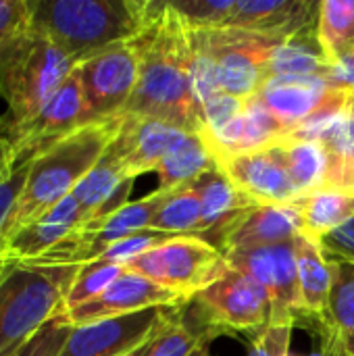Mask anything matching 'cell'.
I'll list each match as a JSON object with an SVG mask.
<instances>
[{"mask_svg": "<svg viewBox=\"0 0 354 356\" xmlns=\"http://www.w3.org/2000/svg\"><path fill=\"white\" fill-rule=\"evenodd\" d=\"M303 232V221L296 204H257L238 219L225 236L221 254L255 250L292 242Z\"/></svg>", "mask_w": 354, "mask_h": 356, "instance_id": "19", "label": "cell"}, {"mask_svg": "<svg viewBox=\"0 0 354 356\" xmlns=\"http://www.w3.org/2000/svg\"><path fill=\"white\" fill-rule=\"evenodd\" d=\"M202 229H204V219H202V204L198 194L190 186L165 192V198L152 217L150 232H159L169 238L175 236L200 238Z\"/></svg>", "mask_w": 354, "mask_h": 356, "instance_id": "28", "label": "cell"}, {"mask_svg": "<svg viewBox=\"0 0 354 356\" xmlns=\"http://www.w3.org/2000/svg\"><path fill=\"white\" fill-rule=\"evenodd\" d=\"M134 179L136 177L127 175L121 161L106 148L96 167L77 184L71 194L79 204L86 223L125 207L129 202L127 198L134 188Z\"/></svg>", "mask_w": 354, "mask_h": 356, "instance_id": "22", "label": "cell"}, {"mask_svg": "<svg viewBox=\"0 0 354 356\" xmlns=\"http://www.w3.org/2000/svg\"><path fill=\"white\" fill-rule=\"evenodd\" d=\"M179 307H156L73 327L58 356H121L148 342L173 317Z\"/></svg>", "mask_w": 354, "mask_h": 356, "instance_id": "13", "label": "cell"}, {"mask_svg": "<svg viewBox=\"0 0 354 356\" xmlns=\"http://www.w3.org/2000/svg\"><path fill=\"white\" fill-rule=\"evenodd\" d=\"M190 188L198 194L202 204V219L204 229L200 234V240L211 244L221 252L225 236L232 232V227L238 223L242 215H246L257 202L244 194L217 165L215 169L202 173L198 179L190 184Z\"/></svg>", "mask_w": 354, "mask_h": 356, "instance_id": "18", "label": "cell"}, {"mask_svg": "<svg viewBox=\"0 0 354 356\" xmlns=\"http://www.w3.org/2000/svg\"><path fill=\"white\" fill-rule=\"evenodd\" d=\"M217 60L219 88L238 98L257 96L267 83V65L280 40L240 29H204Z\"/></svg>", "mask_w": 354, "mask_h": 356, "instance_id": "12", "label": "cell"}, {"mask_svg": "<svg viewBox=\"0 0 354 356\" xmlns=\"http://www.w3.org/2000/svg\"><path fill=\"white\" fill-rule=\"evenodd\" d=\"M171 6L190 29H223L234 8V0H179Z\"/></svg>", "mask_w": 354, "mask_h": 356, "instance_id": "34", "label": "cell"}, {"mask_svg": "<svg viewBox=\"0 0 354 356\" xmlns=\"http://www.w3.org/2000/svg\"><path fill=\"white\" fill-rule=\"evenodd\" d=\"M227 265L252 277L271 300V323L269 325H292L305 319L294 242L275 246L242 250L227 254Z\"/></svg>", "mask_w": 354, "mask_h": 356, "instance_id": "11", "label": "cell"}, {"mask_svg": "<svg viewBox=\"0 0 354 356\" xmlns=\"http://www.w3.org/2000/svg\"><path fill=\"white\" fill-rule=\"evenodd\" d=\"M98 123L92 119L77 67L61 83V88L42 104V108L21 123H10V138L17 150L19 165L44 152L65 136Z\"/></svg>", "mask_w": 354, "mask_h": 356, "instance_id": "9", "label": "cell"}, {"mask_svg": "<svg viewBox=\"0 0 354 356\" xmlns=\"http://www.w3.org/2000/svg\"><path fill=\"white\" fill-rule=\"evenodd\" d=\"M127 269L119 263L111 261H92L86 265H79L77 275L73 280V286L65 300V311H71L92 298H96L100 292H104L117 277H121Z\"/></svg>", "mask_w": 354, "mask_h": 356, "instance_id": "33", "label": "cell"}, {"mask_svg": "<svg viewBox=\"0 0 354 356\" xmlns=\"http://www.w3.org/2000/svg\"><path fill=\"white\" fill-rule=\"evenodd\" d=\"M296 271L300 302L307 317L323 321L332 290V267L321 248V244L305 234H298L294 240Z\"/></svg>", "mask_w": 354, "mask_h": 356, "instance_id": "23", "label": "cell"}, {"mask_svg": "<svg viewBox=\"0 0 354 356\" xmlns=\"http://www.w3.org/2000/svg\"><path fill=\"white\" fill-rule=\"evenodd\" d=\"M334 88L321 75L307 77H273L257 94L271 111L284 129V136L298 127L309 115H313L332 94Z\"/></svg>", "mask_w": 354, "mask_h": 356, "instance_id": "21", "label": "cell"}, {"mask_svg": "<svg viewBox=\"0 0 354 356\" xmlns=\"http://www.w3.org/2000/svg\"><path fill=\"white\" fill-rule=\"evenodd\" d=\"M271 144L277 150L300 196L325 188L330 173V154L321 142L280 138Z\"/></svg>", "mask_w": 354, "mask_h": 356, "instance_id": "27", "label": "cell"}, {"mask_svg": "<svg viewBox=\"0 0 354 356\" xmlns=\"http://www.w3.org/2000/svg\"><path fill=\"white\" fill-rule=\"evenodd\" d=\"M246 100L232 94H217L209 102L202 104V131L200 134H217L236 121L244 113Z\"/></svg>", "mask_w": 354, "mask_h": 356, "instance_id": "38", "label": "cell"}, {"mask_svg": "<svg viewBox=\"0 0 354 356\" xmlns=\"http://www.w3.org/2000/svg\"><path fill=\"white\" fill-rule=\"evenodd\" d=\"M290 356H292V355H290ZM321 356H323V355H321Z\"/></svg>", "mask_w": 354, "mask_h": 356, "instance_id": "49", "label": "cell"}, {"mask_svg": "<svg viewBox=\"0 0 354 356\" xmlns=\"http://www.w3.org/2000/svg\"><path fill=\"white\" fill-rule=\"evenodd\" d=\"M148 6L150 0H31L29 27L79 65L108 46L131 42L146 25Z\"/></svg>", "mask_w": 354, "mask_h": 356, "instance_id": "2", "label": "cell"}, {"mask_svg": "<svg viewBox=\"0 0 354 356\" xmlns=\"http://www.w3.org/2000/svg\"><path fill=\"white\" fill-rule=\"evenodd\" d=\"M190 48H192L190 77H192L194 96L202 111L204 102L221 94L219 77H217V60L204 29H190Z\"/></svg>", "mask_w": 354, "mask_h": 356, "instance_id": "32", "label": "cell"}, {"mask_svg": "<svg viewBox=\"0 0 354 356\" xmlns=\"http://www.w3.org/2000/svg\"><path fill=\"white\" fill-rule=\"evenodd\" d=\"M165 192L156 190L154 194L127 202L119 211L83 223L75 234L56 244L52 250L31 261L38 265H86L100 259L115 242L136 236L140 232H148L154 213L159 211Z\"/></svg>", "mask_w": 354, "mask_h": 356, "instance_id": "8", "label": "cell"}, {"mask_svg": "<svg viewBox=\"0 0 354 356\" xmlns=\"http://www.w3.org/2000/svg\"><path fill=\"white\" fill-rule=\"evenodd\" d=\"M79 265L13 263L0 282V356L19 350L58 313Z\"/></svg>", "mask_w": 354, "mask_h": 356, "instance_id": "4", "label": "cell"}, {"mask_svg": "<svg viewBox=\"0 0 354 356\" xmlns=\"http://www.w3.org/2000/svg\"><path fill=\"white\" fill-rule=\"evenodd\" d=\"M17 167L19 159L10 138V121L0 117V181H4Z\"/></svg>", "mask_w": 354, "mask_h": 356, "instance_id": "43", "label": "cell"}, {"mask_svg": "<svg viewBox=\"0 0 354 356\" xmlns=\"http://www.w3.org/2000/svg\"><path fill=\"white\" fill-rule=\"evenodd\" d=\"M319 4L317 0H234L223 29L286 40L317 25Z\"/></svg>", "mask_w": 354, "mask_h": 356, "instance_id": "16", "label": "cell"}, {"mask_svg": "<svg viewBox=\"0 0 354 356\" xmlns=\"http://www.w3.org/2000/svg\"><path fill=\"white\" fill-rule=\"evenodd\" d=\"M188 300L179 296L173 290H167L138 273L125 271L121 277H117L104 292H100L96 298L65 311L67 319L73 327L123 317L131 313H140L146 309L156 307H184Z\"/></svg>", "mask_w": 354, "mask_h": 356, "instance_id": "14", "label": "cell"}, {"mask_svg": "<svg viewBox=\"0 0 354 356\" xmlns=\"http://www.w3.org/2000/svg\"><path fill=\"white\" fill-rule=\"evenodd\" d=\"M131 46L138 56V86L123 115L200 134L202 111L190 77V27L171 2L150 0L146 25Z\"/></svg>", "mask_w": 354, "mask_h": 356, "instance_id": "1", "label": "cell"}, {"mask_svg": "<svg viewBox=\"0 0 354 356\" xmlns=\"http://www.w3.org/2000/svg\"><path fill=\"white\" fill-rule=\"evenodd\" d=\"M27 177V161L21 163L4 181H0V259H6V246L13 234L17 204Z\"/></svg>", "mask_w": 354, "mask_h": 356, "instance_id": "35", "label": "cell"}, {"mask_svg": "<svg viewBox=\"0 0 354 356\" xmlns=\"http://www.w3.org/2000/svg\"><path fill=\"white\" fill-rule=\"evenodd\" d=\"M300 213L305 236L321 242L328 234L342 227L354 217V194L334 188H321L317 192L300 196L296 202Z\"/></svg>", "mask_w": 354, "mask_h": 356, "instance_id": "26", "label": "cell"}, {"mask_svg": "<svg viewBox=\"0 0 354 356\" xmlns=\"http://www.w3.org/2000/svg\"><path fill=\"white\" fill-rule=\"evenodd\" d=\"M315 29L330 63L342 60L354 50V0H321Z\"/></svg>", "mask_w": 354, "mask_h": 356, "instance_id": "30", "label": "cell"}, {"mask_svg": "<svg viewBox=\"0 0 354 356\" xmlns=\"http://www.w3.org/2000/svg\"><path fill=\"white\" fill-rule=\"evenodd\" d=\"M152 340H154V336H152L148 342H144L142 346H138V348H134L131 353H125V355L121 356H148L150 355V348H152Z\"/></svg>", "mask_w": 354, "mask_h": 356, "instance_id": "46", "label": "cell"}, {"mask_svg": "<svg viewBox=\"0 0 354 356\" xmlns=\"http://www.w3.org/2000/svg\"><path fill=\"white\" fill-rule=\"evenodd\" d=\"M321 144L328 148V154H330L328 177L336 169H340L344 163L354 159V94H351V100H348L342 117L338 119V123L334 125V129L328 134V138Z\"/></svg>", "mask_w": 354, "mask_h": 356, "instance_id": "36", "label": "cell"}, {"mask_svg": "<svg viewBox=\"0 0 354 356\" xmlns=\"http://www.w3.org/2000/svg\"><path fill=\"white\" fill-rule=\"evenodd\" d=\"M321 248L330 257H340L346 261H354V217L342 227L328 234L321 242Z\"/></svg>", "mask_w": 354, "mask_h": 356, "instance_id": "41", "label": "cell"}, {"mask_svg": "<svg viewBox=\"0 0 354 356\" xmlns=\"http://www.w3.org/2000/svg\"><path fill=\"white\" fill-rule=\"evenodd\" d=\"M290 340L292 325H267L255 336L248 356H290Z\"/></svg>", "mask_w": 354, "mask_h": 356, "instance_id": "40", "label": "cell"}, {"mask_svg": "<svg viewBox=\"0 0 354 356\" xmlns=\"http://www.w3.org/2000/svg\"><path fill=\"white\" fill-rule=\"evenodd\" d=\"M31 21V0H0V52Z\"/></svg>", "mask_w": 354, "mask_h": 356, "instance_id": "39", "label": "cell"}, {"mask_svg": "<svg viewBox=\"0 0 354 356\" xmlns=\"http://www.w3.org/2000/svg\"><path fill=\"white\" fill-rule=\"evenodd\" d=\"M117 129L119 117L90 123L27 161V177L17 204L13 234L71 196L77 184L102 159Z\"/></svg>", "mask_w": 354, "mask_h": 356, "instance_id": "3", "label": "cell"}, {"mask_svg": "<svg viewBox=\"0 0 354 356\" xmlns=\"http://www.w3.org/2000/svg\"><path fill=\"white\" fill-rule=\"evenodd\" d=\"M227 267V259L196 236L169 238L125 265L127 271L173 290L186 300L217 282Z\"/></svg>", "mask_w": 354, "mask_h": 356, "instance_id": "6", "label": "cell"}, {"mask_svg": "<svg viewBox=\"0 0 354 356\" xmlns=\"http://www.w3.org/2000/svg\"><path fill=\"white\" fill-rule=\"evenodd\" d=\"M323 79L328 81L330 88L354 94V50L351 54H346L342 60L334 63L325 73Z\"/></svg>", "mask_w": 354, "mask_h": 356, "instance_id": "42", "label": "cell"}, {"mask_svg": "<svg viewBox=\"0 0 354 356\" xmlns=\"http://www.w3.org/2000/svg\"><path fill=\"white\" fill-rule=\"evenodd\" d=\"M83 96L94 121L125 113L138 86V56L131 42L108 46L77 65Z\"/></svg>", "mask_w": 354, "mask_h": 356, "instance_id": "10", "label": "cell"}, {"mask_svg": "<svg viewBox=\"0 0 354 356\" xmlns=\"http://www.w3.org/2000/svg\"><path fill=\"white\" fill-rule=\"evenodd\" d=\"M86 223L83 213L73 196H67L40 219L21 227L10 236L6 246V259L17 263H31L67 240Z\"/></svg>", "mask_w": 354, "mask_h": 356, "instance_id": "20", "label": "cell"}, {"mask_svg": "<svg viewBox=\"0 0 354 356\" xmlns=\"http://www.w3.org/2000/svg\"><path fill=\"white\" fill-rule=\"evenodd\" d=\"M217 167V159L200 134H186L159 163L154 173L159 175V190L171 192L190 186L202 173Z\"/></svg>", "mask_w": 354, "mask_h": 356, "instance_id": "25", "label": "cell"}, {"mask_svg": "<svg viewBox=\"0 0 354 356\" xmlns=\"http://www.w3.org/2000/svg\"><path fill=\"white\" fill-rule=\"evenodd\" d=\"M75 67V60L38 29L17 33L0 52V98L8 106V121L33 117Z\"/></svg>", "mask_w": 354, "mask_h": 356, "instance_id": "5", "label": "cell"}, {"mask_svg": "<svg viewBox=\"0 0 354 356\" xmlns=\"http://www.w3.org/2000/svg\"><path fill=\"white\" fill-rule=\"evenodd\" d=\"M315 27L305 29L286 40H280L273 46L269 65H267L269 79H273V77H307V75L323 77V73L332 67V63L319 44Z\"/></svg>", "mask_w": 354, "mask_h": 356, "instance_id": "24", "label": "cell"}, {"mask_svg": "<svg viewBox=\"0 0 354 356\" xmlns=\"http://www.w3.org/2000/svg\"><path fill=\"white\" fill-rule=\"evenodd\" d=\"M73 325L67 319V313H58L52 317L21 350L17 356H58Z\"/></svg>", "mask_w": 354, "mask_h": 356, "instance_id": "37", "label": "cell"}, {"mask_svg": "<svg viewBox=\"0 0 354 356\" xmlns=\"http://www.w3.org/2000/svg\"><path fill=\"white\" fill-rule=\"evenodd\" d=\"M13 263H15V261H10V259H0V282H2V277L10 271Z\"/></svg>", "mask_w": 354, "mask_h": 356, "instance_id": "47", "label": "cell"}, {"mask_svg": "<svg viewBox=\"0 0 354 356\" xmlns=\"http://www.w3.org/2000/svg\"><path fill=\"white\" fill-rule=\"evenodd\" d=\"M217 165L257 204H294L300 198L273 144L223 156Z\"/></svg>", "mask_w": 354, "mask_h": 356, "instance_id": "15", "label": "cell"}, {"mask_svg": "<svg viewBox=\"0 0 354 356\" xmlns=\"http://www.w3.org/2000/svg\"><path fill=\"white\" fill-rule=\"evenodd\" d=\"M209 344H211V342H202V344H200V346H198V348H196V350H194L190 356H211Z\"/></svg>", "mask_w": 354, "mask_h": 356, "instance_id": "48", "label": "cell"}, {"mask_svg": "<svg viewBox=\"0 0 354 356\" xmlns=\"http://www.w3.org/2000/svg\"><path fill=\"white\" fill-rule=\"evenodd\" d=\"M325 188H334V190H344L348 194H354V159L344 163L340 169H336L330 177Z\"/></svg>", "mask_w": 354, "mask_h": 356, "instance_id": "44", "label": "cell"}, {"mask_svg": "<svg viewBox=\"0 0 354 356\" xmlns=\"http://www.w3.org/2000/svg\"><path fill=\"white\" fill-rule=\"evenodd\" d=\"M186 134L188 131H182L154 119L121 115L117 136L111 142L108 150L121 161L127 175L138 177L142 173L154 171L165 159V154Z\"/></svg>", "mask_w": 354, "mask_h": 356, "instance_id": "17", "label": "cell"}, {"mask_svg": "<svg viewBox=\"0 0 354 356\" xmlns=\"http://www.w3.org/2000/svg\"><path fill=\"white\" fill-rule=\"evenodd\" d=\"M332 267V290L328 311L321 321L325 332L340 338L354 336V261L325 254Z\"/></svg>", "mask_w": 354, "mask_h": 356, "instance_id": "29", "label": "cell"}, {"mask_svg": "<svg viewBox=\"0 0 354 356\" xmlns=\"http://www.w3.org/2000/svg\"><path fill=\"white\" fill-rule=\"evenodd\" d=\"M321 350H323L321 353L323 356H353L336 334L325 332V330H323V348Z\"/></svg>", "mask_w": 354, "mask_h": 356, "instance_id": "45", "label": "cell"}, {"mask_svg": "<svg viewBox=\"0 0 354 356\" xmlns=\"http://www.w3.org/2000/svg\"><path fill=\"white\" fill-rule=\"evenodd\" d=\"M215 338L198 319L184 307L175 311V317L154 336L148 356H190L202 342Z\"/></svg>", "mask_w": 354, "mask_h": 356, "instance_id": "31", "label": "cell"}, {"mask_svg": "<svg viewBox=\"0 0 354 356\" xmlns=\"http://www.w3.org/2000/svg\"><path fill=\"white\" fill-rule=\"evenodd\" d=\"M186 309L215 336L223 332H261L271 323L267 292L246 273L227 271L186 302Z\"/></svg>", "mask_w": 354, "mask_h": 356, "instance_id": "7", "label": "cell"}]
</instances>
